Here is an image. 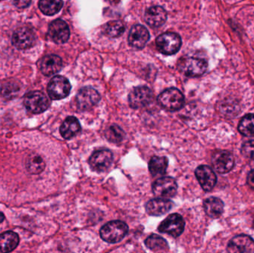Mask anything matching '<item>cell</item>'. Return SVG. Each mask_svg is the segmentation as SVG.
I'll return each mask as SVG.
<instances>
[{
  "mask_svg": "<svg viewBox=\"0 0 254 253\" xmlns=\"http://www.w3.org/2000/svg\"><path fill=\"white\" fill-rule=\"evenodd\" d=\"M23 102L26 109L33 114L44 112L51 105L48 97L40 91H34L27 94Z\"/></svg>",
  "mask_w": 254,
  "mask_h": 253,
  "instance_id": "cell-4",
  "label": "cell"
},
{
  "mask_svg": "<svg viewBox=\"0 0 254 253\" xmlns=\"http://www.w3.org/2000/svg\"><path fill=\"white\" fill-rule=\"evenodd\" d=\"M4 214H3L2 212H0V223L2 222V221H4Z\"/></svg>",
  "mask_w": 254,
  "mask_h": 253,
  "instance_id": "cell-34",
  "label": "cell"
},
{
  "mask_svg": "<svg viewBox=\"0 0 254 253\" xmlns=\"http://www.w3.org/2000/svg\"><path fill=\"white\" fill-rule=\"evenodd\" d=\"M174 206V203L169 199H153L147 202L145 208L146 212L152 216H161L167 213Z\"/></svg>",
  "mask_w": 254,
  "mask_h": 253,
  "instance_id": "cell-18",
  "label": "cell"
},
{
  "mask_svg": "<svg viewBox=\"0 0 254 253\" xmlns=\"http://www.w3.org/2000/svg\"><path fill=\"white\" fill-rule=\"evenodd\" d=\"M239 131L246 137L254 136V114L245 115L240 120L238 126Z\"/></svg>",
  "mask_w": 254,
  "mask_h": 253,
  "instance_id": "cell-27",
  "label": "cell"
},
{
  "mask_svg": "<svg viewBox=\"0 0 254 253\" xmlns=\"http://www.w3.org/2000/svg\"><path fill=\"white\" fill-rule=\"evenodd\" d=\"M158 102L161 107L170 111L181 109L185 104V97L179 89L171 88L160 94Z\"/></svg>",
  "mask_w": 254,
  "mask_h": 253,
  "instance_id": "cell-3",
  "label": "cell"
},
{
  "mask_svg": "<svg viewBox=\"0 0 254 253\" xmlns=\"http://www.w3.org/2000/svg\"><path fill=\"white\" fill-rule=\"evenodd\" d=\"M241 152L247 158L254 160V140L245 143L242 147Z\"/></svg>",
  "mask_w": 254,
  "mask_h": 253,
  "instance_id": "cell-31",
  "label": "cell"
},
{
  "mask_svg": "<svg viewBox=\"0 0 254 253\" xmlns=\"http://www.w3.org/2000/svg\"><path fill=\"white\" fill-rule=\"evenodd\" d=\"M145 245L149 249L155 252L168 250V244L165 239L158 235L153 234L149 236L145 240Z\"/></svg>",
  "mask_w": 254,
  "mask_h": 253,
  "instance_id": "cell-28",
  "label": "cell"
},
{
  "mask_svg": "<svg viewBox=\"0 0 254 253\" xmlns=\"http://www.w3.org/2000/svg\"><path fill=\"white\" fill-rule=\"evenodd\" d=\"M195 174L198 183L204 191H211L214 188L217 182V178L211 168L202 165L195 169Z\"/></svg>",
  "mask_w": 254,
  "mask_h": 253,
  "instance_id": "cell-16",
  "label": "cell"
},
{
  "mask_svg": "<svg viewBox=\"0 0 254 253\" xmlns=\"http://www.w3.org/2000/svg\"><path fill=\"white\" fill-rule=\"evenodd\" d=\"M167 16V12L162 7L153 6L146 10L144 17L148 25L152 28H158L165 23Z\"/></svg>",
  "mask_w": 254,
  "mask_h": 253,
  "instance_id": "cell-19",
  "label": "cell"
},
{
  "mask_svg": "<svg viewBox=\"0 0 254 253\" xmlns=\"http://www.w3.org/2000/svg\"><path fill=\"white\" fill-rule=\"evenodd\" d=\"M36 37L34 31L28 27H21L13 33L12 43L18 49H28L35 43Z\"/></svg>",
  "mask_w": 254,
  "mask_h": 253,
  "instance_id": "cell-13",
  "label": "cell"
},
{
  "mask_svg": "<svg viewBox=\"0 0 254 253\" xmlns=\"http://www.w3.org/2000/svg\"><path fill=\"white\" fill-rule=\"evenodd\" d=\"M128 227L122 221H113L102 227L100 231L101 239L107 243L116 244L125 239L128 233Z\"/></svg>",
  "mask_w": 254,
  "mask_h": 253,
  "instance_id": "cell-1",
  "label": "cell"
},
{
  "mask_svg": "<svg viewBox=\"0 0 254 253\" xmlns=\"http://www.w3.org/2000/svg\"><path fill=\"white\" fill-rule=\"evenodd\" d=\"M63 62L61 58L58 55L50 54L44 56L40 63V70L45 76L56 74L62 68Z\"/></svg>",
  "mask_w": 254,
  "mask_h": 253,
  "instance_id": "cell-20",
  "label": "cell"
},
{
  "mask_svg": "<svg viewBox=\"0 0 254 253\" xmlns=\"http://www.w3.org/2000/svg\"><path fill=\"white\" fill-rule=\"evenodd\" d=\"M64 2L58 0H42L39 2V7L44 14L52 16L56 14L62 8Z\"/></svg>",
  "mask_w": 254,
  "mask_h": 253,
  "instance_id": "cell-26",
  "label": "cell"
},
{
  "mask_svg": "<svg viewBox=\"0 0 254 253\" xmlns=\"http://www.w3.org/2000/svg\"><path fill=\"white\" fill-rule=\"evenodd\" d=\"M125 31V25L121 21H110L104 27V34L112 38L120 37L124 34Z\"/></svg>",
  "mask_w": 254,
  "mask_h": 253,
  "instance_id": "cell-29",
  "label": "cell"
},
{
  "mask_svg": "<svg viewBox=\"0 0 254 253\" xmlns=\"http://www.w3.org/2000/svg\"><path fill=\"white\" fill-rule=\"evenodd\" d=\"M101 100V95L93 88H82L76 97V102L78 109L88 111L97 105Z\"/></svg>",
  "mask_w": 254,
  "mask_h": 253,
  "instance_id": "cell-9",
  "label": "cell"
},
{
  "mask_svg": "<svg viewBox=\"0 0 254 253\" xmlns=\"http://www.w3.org/2000/svg\"><path fill=\"white\" fill-rule=\"evenodd\" d=\"M19 237L16 233L7 231L0 235V253H9L19 245Z\"/></svg>",
  "mask_w": 254,
  "mask_h": 253,
  "instance_id": "cell-21",
  "label": "cell"
},
{
  "mask_svg": "<svg viewBox=\"0 0 254 253\" xmlns=\"http://www.w3.org/2000/svg\"><path fill=\"white\" fill-rule=\"evenodd\" d=\"M128 43L131 47L141 49L149 40V33L144 26L135 25L128 34Z\"/></svg>",
  "mask_w": 254,
  "mask_h": 253,
  "instance_id": "cell-17",
  "label": "cell"
},
{
  "mask_svg": "<svg viewBox=\"0 0 254 253\" xmlns=\"http://www.w3.org/2000/svg\"><path fill=\"white\" fill-rule=\"evenodd\" d=\"M156 46L161 53L174 54L179 51L182 46V39L176 33H164L156 39Z\"/></svg>",
  "mask_w": 254,
  "mask_h": 253,
  "instance_id": "cell-5",
  "label": "cell"
},
{
  "mask_svg": "<svg viewBox=\"0 0 254 253\" xmlns=\"http://www.w3.org/2000/svg\"><path fill=\"white\" fill-rule=\"evenodd\" d=\"M213 169L220 174L228 173L234 168L235 161L231 152L228 151H217L212 156Z\"/></svg>",
  "mask_w": 254,
  "mask_h": 253,
  "instance_id": "cell-12",
  "label": "cell"
},
{
  "mask_svg": "<svg viewBox=\"0 0 254 253\" xmlns=\"http://www.w3.org/2000/svg\"><path fill=\"white\" fill-rule=\"evenodd\" d=\"M49 36L51 40L58 44L66 43L69 39L70 31L65 21L58 19L49 25Z\"/></svg>",
  "mask_w": 254,
  "mask_h": 253,
  "instance_id": "cell-14",
  "label": "cell"
},
{
  "mask_svg": "<svg viewBox=\"0 0 254 253\" xmlns=\"http://www.w3.org/2000/svg\"><path fill=\"white\" fill-rule=\"evenodd\" d=\"M15 4H16L17 7H27L28 4H31V1H13Z\"/></svg>",
  "mask_w": 254,
  "mask_h": 253,
  "instance_id": "cell-33",
  "label": "cell"
},
{
  "mask_svg": "<svg viewBox=\"0 0 254 253\" xmlns=\"http://www.w3.org/2000/svg\"><path fill=\"white\" fill-rule=\"evenodd\" d=\"M247 183L249 187L254 190V169L249 172V175H248Z\"/></svg>",
  "mask_w": 254,
  "mask_h": 253,
  "instance_id": "cell-32",
  "label": "cell"
},
{
  "mask_svg": "<svg viewBox=\"0 0 254 253\" xmlns=\"http://www.w3.org/2000/svg\"><path fill=\"white\" fill-rule=\"evenodd\" d=\"M178 68L187 77H196L203 75L208 68L204 59L195 57H185L179 60Z\"/></svg>",
  "mask_w": 254,
  "mask_h": 253,
  "instance_id": "cell-2",
  "label": "cell"
},
{
  "mask_svg": "<svg viewBox=\"0 0 254 253\" xmlns=\"http://www.w3.org/2000/svg\"><path fill=\"white\" fill-rule=\"evenodd\" d=\"M204 209L206 214L210 218H219L223 213V202L218 198H208L204 202Z\"/></svg>",
  "mask_w": 254,
  "mask_h": 253,
  "instance_id": "cell-23",
  "label": "cell"
},
{
  "mask_svg": "<svg viewBox=\"0 0 254 253\" xmlns=\"http://www.w3.org/2000/svg\"><path fill=\"white\" fill-rule=\"evenodd\" d=\"M106 138L110 142L119 144L125 138V133L123 129H121L117 125L110 126L106 132Z\"/></svg>",
  "mask_w": 254,
  "mask_h": 253,
  "instance_id": "cell-30",
  "label": "cell"
},
{
  "mask_svg": "<svg viewBox=\"0 0 254 253\" xmlns=\"http://www.w3.org/2000/svg\"><path fill=\"white\" fill-rule=\"evenodd\" d=\"M48 94L52 100L59 101L66 98L71 91V84L68 79L63 76H55L49 82Z\"/></svg>",
  "mask_w": 254,
  "mask_h": 253,
  "instance_id": "cell-7",
  "label": "cell"
},
{
  "mask_svg": "<svg viewBox=\"0 0 254 253\" xmlns=\"http://www.w3.org/2000/svg\"><path fill=\"white\" fill-rule=\"evenodd\" d=\"M185 222L182 215L174 213L169 215L158 226V231L174 238L179 237L185 230Z\"/></svg>",
  "mask_w": 254,
  "mask_h": 253,
  "instance_id": "cell-6",
  "label": "cell"
},
{
  "mask_svg": "<svg viewBox=\"0 0 254 253\" xmlns=\"http://www.w3.org/2000/svg\"><path fill=\"white\" fill-rule=\"evenodd\" d=\"M113 161V153L108 150H101L92 154L89 163L92 170L97 172H104L111 166Z\"/></svg>",
  "mask_w": 254,
  "mask_h": 253,
  "instance_id": "cell-11",
  "label": "cell"
},
{
  "mask_svg": "<svg viewBox=\"0 0 254 253\" xmlns=\"http://www.w3.org/2000/svg\"><path fill=\"white\" fill-rule=\"evenodd\" d=\"M177 183L170 177L158 178L152 184L154 195L160 199H168L174 197L177 193Z\"/></svg>",
  "mask_w": 254,
  "mask_h": 253,
  "instance_id": "cell-8",
  "label": "cell"
},
{
  "mask_svg": "<svg viewBox=\"0 0 254 253\" xmlns=\"http://www.w3.org/2000/svg\"><path fill=\"white\" fill-rule=\"evenodd\" d=\"M80 125L78 120L74 117H68L64 120L60 128V132L63 138L71 139L80 132Z\"/></svg>",
  "mask_w": 254,
  "mask_h": 253,
  "instance_id": "cell-22",
  "label": "cell"
},
{
  "mask_svg": "<svg viewBox=\"0 0 254 253\" xmlns=\"http://www.w3.org/2000/svg\"><path fill=\"white\" fill-rule=\"evenodd\" d=\"M228 253H254V241L250 236L240 235L228 244Z\"/></svg>",
  "mask_w": 254,
  "mask_h": 253,
  "instance_id": "cell-15",
  "label": "cell"
},
{
  "mask_svg": "<svg viewBox=\"0 0 254 253\" xmlns=\"http://www.w3.org/2000/svg\"><path fill=\"white\" fill-rule=\"evenodd\" d=\"M27 170L32 175L41 173L46 167V163L41 156L37 154H30L25 163Z\"/></svg>",
  "mask_w": 254,
  "mask_h": 253,
  "instance_id": "cell-25",
  "label": "cell"
},
{
  "mask_svg": "<svg viewBox=\"0 0 254 253\" xmlns=\"http://www.w3.org/2000/svg\"><path fill=\"white\" fill-rule=\"evenodd\" d=\"M168 167V159L166 157L154 156L149 162V169L153 177L165 174Z\"/></svg>",
  "mask_w": 254,
  "mask_h": 253,
  "instance_id": "cell-24",
  "label": "cell"
},
{
  "mask_svg": "<svg viewBox=\"0 0 254 253\" xmlns=\"http://www.w3.org/2000/svg\"><path fill=\"white\" fill-rule=\"evenodd\" d=\"M153 100V94L146 86L134 88L128 95V102L133 108H143L149 105Z\"/></svg>",
  "mask_w": 254,
  "mask_h": 253,
  "instance_id": "cell-10",
  "label": "cell"
}]
</instances>
